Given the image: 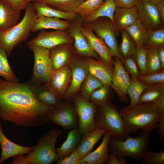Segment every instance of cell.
<instances>
[{
  "mask_svg": "<svg viewBox=\"0 0 164 164\" xmlns=\"http://www.w3.org/2000/svg\"><path fill=\"white\" fill-rule=\"evenodd\" d=\"M53 107L39 101L30 83L0 79V118L18 126L40 127L49 121Z\"/></svg>",
  "mask_w": 164,
  "mask_h": 164,
  "instance_id": "1",
  "label": "cell"
},
{
  "mask_svg": "<svg viewBox=\"0 0 164 164\" xmlns=\"http://www.w3.org/2000/svg\"><path fill=\"white\" fill-rule=\"evenodd\" d=\"M119 111L128 135L139 130L150 133L155 129L159 114L158 106L150 103L138 102L127 106Z\"/></svg>",
  "mask_w": 164,
  "mask_h": 164,
  "instance_id": "2",
  "label": "cell"
},
{
  "mask_svg": "<svg viewBox=\"0 0 164 164\" xmlns=\"http://www.w3.org/2000/svg\"><path fill=\"white\" fill-rule=\"evenodd\" d=\"M24 15L21 21L7 30L0 31V47L9 56L14 48L26 40L36 18V11L31 2L25 9Z\"/></svg>",
  "mask_w": 164,
  "mask_h": 164,
  "instance_id": "3",
  "label": "cell"
},
{
  "mask_svg": "<svg viewBox=\"0 0 164 164\" xmlns=\"http://www.w3.org/2000/svg\"><path fill=\"white\" fill-rule=\"evenodd\" d=\"M94 121L96 128L104 131L116 139H126V132L119 110L112 103L108 101L96 105Z\"/></svg>",
  "mask_w": 164,
  "mask_h": 164,
  "instance_id": "4",
  "label": "cell"
},
{
  "mask_svg": "<svg viewBox=\"0 0 164 164\" xmlns=\"http://www.w3.org/2000/svg\"><path fill=\"white\" fill-rule=\"evenodd\" d=\"M150 133L141 130L136 137H132L129 135L124 140L111 137L108 143L109 151L119 157H127L139 160L148 150L151 139Z\"/></svg>",
  "mask_w": 164,
  "mask_h": 164,
  "instance_id": "5",
  "label": "cell"
},
{
  "mask_svg": "<svg viewBox=\"0 0 164 164\" xmlns=\"http://www.w3.org/2000/svg\"><path fill=\"white\" fill-rule=\"evenodd\" d=\"M62 131L52 129L41 136L26 156L27 164H50L58 160L55 145Z\"/></svg>",
  "mask_w": 164,
  "mask_h": 164,
  "instance_id": "6",
  "label": "cell"
},
{
  "mask_svg": "<svg viewBox=\"0 0 164 164\" xmlns=\"http://www.w3.org/2000/svg\"><path fill=\"white\" fill-rule=\"evenodd\" d=\"M33 52L34 63L32 84L42 82L49 83L51 76L55 70L50 55V50L39 46H29Z\"/></svg>",
  "mask_w": 164,
  "mask_h": 164,
  "instance_id": "7",
  "label": "cell"
},
{
  "mask_svg": "<svg viewBox=\"0 0 164 164\" xmlns=\"http://www.w3.org/2000/svg\"><path fill=\"white\" fill-rule=\"evenodd\" d=\"M87 24L94 33L102 39L110 49L112 56L120 60L122 58L118 50L116 36L118 33L113 21L107 17L99 18Z\"/></svg>",
  "mask_w": 164,
  "mask_h": 164,
  "instance_id": "8",
  "label": "cell"
},
{
  "mask_svg": "<svg viewBox=\"0 0 164 164\" xmlns=\"http://www.w3.org/2000/svg\"><path fill=\"white\" fill-rule=\"evenodd\" d=\"M73 103L78 117V128L81 134L85 135L96 128L94 118L96 105L82 96L74 97Z\"/></svg>",
  "mask_w": 164,
  "mask_h": 164,
  "instance_id": "9",
  "label": "cell"
},
{
  "mask_svg": "<svg viewBox=\"0 0 164 164\" xmlns=\"http://www.w3.org/2000/svg\"><path fill=\"white\" fill-rule=\"evenodd\" d=\"M87 57L76 54L69 63L72 78L70 86L64 96L67 100L73 98L89 73Z\"/></svg>",
  "mask_w": 164,
  "mask_h": 164,
  "instance_id": "10",
  "label": "cell"
},
{
  "mask_svg": "<svg viewBox=\"0 0 164 164\" xmlns=\"http://www.w3.org/2000/svg\"><path fill=\"white\" fill-rule=\"evenodd\" d=\"M74 40L67 29L47 31L40 30L38 35L27 43L28 46L42 47L48 49L60 44L73 43Z\"/></svg>",
  "mask_w": 164,
  "mask_h": 164,
  "instance_id": "11",
  "label": "cell"
},
{
  "mask_svg": "<svg viewBox=\"0 0 164 164\" xmlns=\"http://www.w3.org/2000/svg\"><path fill=\"white\" fill-rule=\"evenodd\" d=\"M49 121L64 129L71 130L78 128V117L74 106L70 103L60 104L53 107Z\"/></svg>",
  "mask_w": 164,
  "mask_h": 164,
  "instance_id": "12",
  "label": "cell"
},
{
  "mask_svg": "<svg viewBox=\"0 0 164 164\" xmlns=\"http://www.w3.org/2000/svg\"><path fill=\"white\" fill-rule=\"evenodd\" d=\"M83 20L78 15L73 20L70 21L67 30L73 39V46L77 54L85 57L100 59L98 54L90 46L86 38L83 34L81 28Z\"/></svg>",
  "mask_w": 164,
  "mask_h": 164,
  "instance_id": "13",
  "label": "cell"
},
{
  "mask_svg": "<svg viewBox=\"0 0 164 164\" xmlns=\"http://www.w3.org/2000/svg\"><path fill=\"white\" fill-rule=\"evenodd\" d=\"M113 65L114 72L110 87L117 94L121 102L127 103L128 99L127 89L131 77L119 58L114 57Z\"/></svg>",
  "mask_w": 164,
  "mask_h": 164,
  "instance_id": "14",
  "label": "cell"
},
{
  "mask_svg": "<svg viewBox=\"0 0 164 164\" xmlns=\"http://www.w3.org/2000/svg\"><path fill=\"white\" fill-rule=\"evenodd\" d=\"M138 19L149 31L158 29L164 26L156 7V5L139 0L136 5Z\"/></svg>",
  "mask_w": 164,
  "mask_h": 164,
  "instance_id": "15",
  "label": "cell"
},
{
  "mask_svg": "<svg viewBox=\"0 0 164 164\" xmlns=\"http://www.w3.org/2000/svg\"><path fill=\"white\" fill-rule=\"evenodd\" d=\"M81 31L90 47L100 58L106 63L113 65L114 60L112 53L104 41L95 34L92 29L87 24L82 23Z\"/></svg>",
  "mask_w": 164,
  "mask_h": 164,
  "instance_id": "16",
  "label": "cell"
},
{
  "mask_svg": "<svg viewBox=\"0 0 164 164\" xmlns=\"http://www.w3.org/2000/svg\"><path fill=\"white\" fill-rule=\"evenodd\" d=\"M71 78V70L67 65L55 70L53 72L49 83L60 100L64 97L69 88Z\"/></svg>",
  "mask_w": 164,
  "mask_h": 164,
  "instance_id": "17",
  "label": "cell"
},
{
  "mask_svg": "<svg viewBox=\"0 0 164 164\" xmlns=\"http://www.w3.org/2000/svg\"><path fill=\"white\" fill-rule=\"evenodd\" d=\"M89 73L100 80L104 85L110 86L114 67L101 58L96 60L91 57H87Z\"/></svg>",
  "mask_w": 164,
  "mask_h": 164,
  "instance_id": "18",
  "label": "cell"
},
{
  "mask_svg": "<svg viewBox=\"0 0 164 164\" xmlns=\"http://www.w3.org/2000/svg\"><path fill=\"white\" fill-rule=\"evenodd\" d=\"M50 55L54 70L67 65L77 53L72 43L60 44L50 49Z\"/></svg>",
  "mask_w": 164,
  "mask_h": 164,
  "instance_id": "19",
  "label": "cell"
},
{
  "mask_svg": "<svg viewBox=\"0 0 164 164\" xmlns=\"http://www.w3.org/2000/svg\"><path fill=\"white\" fill-rule=\"evenodd\" d=\"M0 144L2 151L0 164L11 157L20 154H28L33 147H26L20 145L9 140L3 132L0 120Z\"/></svg>",
  "mask_w": 164,
  "mask_h": 164,
  "instance_id": "20",
  "label": "cell"
},
{
  "mask_svg": "<svg viewBox=\"0 0 164 164\" xmlns=\"http://www.w3.org/2000/svg\"><path fill=\"white\" fill-rule=\"evenodd\" d=\"M30 84L32 93L40 102L52 107L56 106L59 103V97L49 83Z\"/></svg>",
  "mask_w": 164,
  "mask_h": 164,
  "instance_id": "21",
  "label": "cell"
},
{
  "mask_svg": "<svg viewBox=\"0 0 164 164\" xmlns=\"http://www.w3.org/2000/svg\"><path fill=\"white\" fill-rule=\"evenodd\" d=\"M138 19L136 6L130 8L116 7L113 15V21L118 33L135 22Z\"/></svg>",
  "mask_w": 164,
  "mask_h": 164,
  "instance_id": "22",
  "label": "cell"
},
{
  "mask_svg": "<svg viewBox=\"0 0 164 164\" xmlns=\"http://www.w3.org/2000/svg\"><path fill=\"white\" fill-rule=\"evenodd\" d=\"M112 136L105 133L98 147L80 160V164H103L107 163L109 156L108 143Z\"/></svg>",
  "mask_w": 164,
  "mask_h": 164,
  "instance_id": "23",
  "label": "cell"
},
{
  "mask_svg": "<svg viewBox=\"0 0 164 164\" xmlns=\"http://www.w3.org/2000/svg\"><path fill=\"white\" fill-rule=\"evenodd\" d=\"M105 133L103 130L96 128L84 135L75 149L80 160L92 152L95 145L104 136Z\"/></svg>",
  "mask_w": 164,
  "mask_h": 164,
  "instance_id": "24",
  "label": "cell"
},
{
  "mask_svg": "<svg viewBox=\"0 0 164 164\" xmlns=\"http://www.w3.org/2000/svg\"><path fill=\"white\" fill-rule=\"evenodd\" d=\"M70 21L55 18L40 16L37 18L31 31L34 32L43 29H52L55 30L67 29Z\"/></svg>",
  "mask_w": 164,
  "mask_h": 164,
  "instance_id": "25",
  "label": "cell"
},
{
  "mask_svg": "<svg viewBox=\"0 0 164 164\" xmlns=\"http://www.w3.org/2000/svg\"><path fill=\"white\" fill-rule=\"evenodd\" d=\"M138 102L152 103L157 106L164 103V84H147Z\"/></svg>",
  "mask_w": 164,
  "mask_h": 164,
  "instance_id": "26",
  "label": "cell"
},
{
  "mask_svg": "<svg viewBox=\"0 0 164 164\" xmlns=\"http://www.w3.org/2000/svg\"><path fill=\"white\" fill-rule=\"evenodd\" d=\"M33 4L36 11L37 17L43 16L71 21L78 15L75 12H65L55 9L41 1L34 2Z\"/></svg>",
  "mask_w": 164,
  "mask_h": 164,
  "instance_id": "27",
  "label": "cell"
},
{
  "mask_svg": "<svg viewBox=\"0 0 164 164\" xmlns=\"http://www.w3.org/2000/svg\"><path fill=\"white\" fill-rule=\"evenodd\" d=\"M20 12L0 0V31L9 29L16 25Z\"/></svg>",
  "mask_w": 164,
  "mask_h": 164,
  "instance_id": "28",
  "label": "cell"
},
{
  "mask_svg": "<svg viewBox=\"0 0 164 164\" xmlns=\"http://www.w3.org/2000/svg\"><path fill=\"white\" fill-rule=\"evenodd\" d=\"M81 135L78 128L70 131L66 141L60 147L56 148L58 160L69 155L75 149Z\"/></svg>",
  "mask_w": 164,
  "mask_h": 164,
  "instance_id": "29",
  "label": "cell"
},
{
  "mask_svg": "<svg viewBox=\"0 0 164 164\" xmlns=\"http://www.w3.org/2000/svg\"><path fill=\"white\" fill-rule=\"evenodd\" d=\"M125 29L134 41L137 48L144 47L150 31L138 19Z\"/></svg>",
  "mask_w": 164,
  "mask_h": 164,
  "instance_id": "30",
  "label": "cell"
},
{
  "mask_svg": "<svg viewBox=\"0 0 164 164\" xmlns=\"http://www.w3.org/2000/svg\"><path fill=\"white\" fill-rule=\"evenodd\" d=\"M116 7L113 0H105L99 8L83 20V23L89 24L101 17H108L113 21L114 14Z\"/></svg>",
  "mask_w": 164,
  "mask_h": 164,
  "instance_id": "31",
  "label": "cell"
},
{
  "mask_svg": "<svg viewBox=\"0 0 164 164\" xmlns=\"http://www.w3.org/2000/svg\"><path fill=\"white\" fill-rule=\"evenodd\" d=\"M85 0H41L51 8L65 12H74Z\"/></svg>",
  "mask_w": 164,
  "mask_h": 164,
  "instance_id": "32",
  "label": "cell"
},
{
  "mask_svg": "<svg viewBox=\"0 0 164 164\" xmlns=\"http://www.w3.org/2000/svg\"><path fill=\"white\" fill-rule=\"evenodd\" d=\"M120 32L122 40L118 48L121 56L122 58L132 56L137 49L135 42L125 29L122 30Z\"/></svg>",
  "mask_w": 164,
  "mask_h": 164,
  "instance_id": "33",
  "label": "cell"
},
{
  "mask_svg": "<svg viewBox=\"0 0 164 164\" xmlns=\"http://www.w3.org/2000/svg\"><path fill=\"white\" fill-rule=\"evenodd\" d=\"M103 85L100 80L89 73L81 86L82 96L85 99L89 100L92 93Z\"/></svg>",
  "mask_w": 164,
  "mask_h": 164,
  "instance_id": "34",
  "label": "cell"
},
{
  "mask_svg": "<svg viewBox=\"0 0 164 164\" xmlns=\"http://www.w3.org/2000/svg\"><path fill=\"white\" fill-rule=\"evenodd\" d=\"M103 0H85L75 11L83 20L99 8L104 3Z\"/></svg>",
  "mask_w": 164,
  "mask_h": 164,
  "instance_id": "35",
  "label": "cell"
},
{
  "mask_svg": "<svg viewBox=\"0 0 164 164\" xmlns=\"http://www.w3.org/2000/svg\"><path fill=\"white\" fill-rule=\"evenodd\" d=\"M7 56L6 51L0 47V76L6 81L18 82V79L9 64Z\"/></svg>",
  "mask_w": 164,
  "mask_h": 164,
  "instance_id": "36",
  "label": "cell"
},
{
  "mask_svg": "<svg viewBox=\"0 0 164 164\" xmlns=\"http://www.w3.org/2000/svg\"><path fill=\"white\" fill-rule=\"evenodd\" d=\"M110 86L103 85L101 87L95 90L92 94L90 100L96 105H100L109 101L112 97L110 94Z\"/></svg>",
  "mask_w": 164,
  "mask_h": 164,
  "instance_id": "37",
  "label": "cell"
},
{
  "mask_svg": "<svg viewBox=\"0 0 164 164\" xmlns=\"http://www.w3.org/2000/svg\"><path fill=\"white\" fill-rule=\"evenodd\" d=\"M147 74L162 69L159 58L157 47L147 49Z\"/></svg>",
  "mask_w": 164,
  "mask_h": 164,
  "instance_id": "38",
  "label": "cell"
},
{
  "mask_svg": "<svg viewBox=\"0 0 164 164\" xmlns=\"http://www.w3.org/2000/svg\"><path fill=\"white\" fill-rule=\"evenodd\" d=\"M164 44V26L156 30L149 31L145 45L146 49L157 47Z\"/></svg>",
  "mask_w": 164,
  "mask_h": 164,
  "instance_id": "39",
  "label": "cell"
},
{
  "mask_svg": "<svg viewBox=\"0 0 164 164\" xmlns=\"http://www.w3.org/2000/svg\"><path fill=\"white\" fill-rule=\"evenodd\" d=\"M147 49L145 47L138 48L132 56L142 75L147 74Z\"/></svg>",
  "mask_w": 164,
  "mask_h": 164,
  "instance_id": "40",
  "label": "cell"
},
{
  "mask_svg": "<svg viewBox=\"0 0 164 164\" xmlns=\"http://www.w3.org/2000/svg\"><path fill=\"white\" fill-rule=\"evenodd\" d=\"M141 164H164V150L154 152L148 150L141 159Z\"/></svg>",
  "mask_w": 164,
  "mask_h": 164,
  "instance_id": "41",
  "label": "cell"
},
{
  "mask_svg": "<svg viewBox=\"0 0 164 164\" xmlns=\"http://www.w3.org/2000/svg\"><path fill=\"white\" fill-rule=\"evenodd\" d=\"M137 79L146 84H164V69L146 75H141Z\"/></svg>",
  "mask_w": 164,
  "mask_h": 164,
  "instance_id": "42",
  "label": "cell"
},
{
  "mask_svg": "<svg viewBox=\"0 0 164 164\" xmlns=\"http://www.w3.org/2000/svg\"><path fill=\"white\" fill-rule=\"evenodd\" d=\"M127 72L131 77L137 78L141 74L132 56L122 58L120 60Z\"/></svg>",
  "mask_w": 164,
  "mask_h": 164,
  "instance_id": "43",
  "label": "cell"
},
{
  "mask_svg": "<svg viewBox=\"0 0 164 164\" xmlns=\"http://www.w3.org/2000/svg\"><path fill=\"white\" fill-rule=\"evenodd\" d=\"M8 6L20 12L25 9L31 2L30 0H0Z\"/></svg>",
  "mask_w": 164,
  "mask_h": 164,
  "instance_id": "44",
  "label": "cell"
},
{
  "mask_svg": "<svg viewBox=\"0 0 164 164\" xmlns=\"http://www.w3.org/2000/svg\"><path fill=\"white\" fill-rule=\"evenodd\" d=\"M146 86L147 84L139 81L137 87L129 97L130 100L129 105L134 104L138 102L139 97Z\"/></svg>",
  "mask_w": 164,
  "mask_h": 164,
  "instance_id": "45",
  "label": "cell"
},
{
  "mask_svg": "<svg viewBox=\"0 0 164 164\" xmlns=\"http://www.w3.org/2000/svg\"><path fill=\"white\" fill-rule=\"evenodd\" d=\"M159 120L155 129L159 135V141H161L164 139V109H159Z\"/></svg>",
  "mask_w": 164,
  "mask_h": 164,
  "instance_id": "46",
  "label": "cell"
},
{
  "mask_svg": "<svg viewBox=\"0 0 164 164\" xmlns=\"http://www.w3.org/2000/svg\"><path fill=\"white\" fill-rule=\"evenodd\" d=\"M56 163L57 164H80V159L75 149L69 155L58 161Z\"/></svg>",
  "mask_w": 164,
  "mask_h": 164,
  "instance_id": "47",
  "label": "cell"
},
{
  "mask_svg": "<svg viewBox=\"0 0 164 164\" xmlns=\"http://www.w3.org/2000/svg\"><path fill=\"white\" fill-rule=\"evenodd\" d=\"M117 7L130 8L137 5L139 0H113Z\"/></svg>",
  "mask_w": 164,
  "mask_h": 164,
  "instance_id": "48",
  "label": "cell"
},
{
  "mask_svg": "<svg viewBox=\"0 0 164 164\" xmlns=\"http://www.w3.org/2000/svg\"><path fill=\"white\" fill-rule=\"evenodd\" d=\"M108 164H125L126 160L125 157H119L115 153L110 152L109 156L107 162Z\"/></svg>",
  "mask_w": 164,
  "mask_h": 164,
  "instance_id": "49",
  "label": "cell"
},
{
  "mask_svg": "<svg viewBox=\"0 0 164 164\" xmlns=\"http://www.w3.org/2000/svg\"><path fill=\"white\" fill-rule=\"evenodd\" d=\"M11 164H27L26 156L24 154L17 155L13 157Z\"/></svg>",
  "mask_w": 164,
  "mask_h": 164,
  "instance_id": "50",
  "label": "cell"
},
{
  "mask_svg": "<svg viewBox=\"0 0 164 164\" xmlns=\"http://www.w3.org/2000/svg\"><path fill=\"white\" fill-rule=\"evenodd\" d=\"M157 48L158 55L162 68L164 69V44L159 46Z\"/></svg>",
  "mask_w": 164,
  "mask_h": 164,
  "instance_id": "51",
  "label": "cell"
},
{
  "mask_svg": "<svg viewBox=\"0 0 164 164\" xmlns=\"http://www.w3.org/2000/svg\"><path fill=\"white\" fill-rule=\"evenodd\" d=\"M156 7L160 17L164 23V0L157 3Z\"/></svg>",
  "mask_w": 164,
  "mask_h": 164,
  "instance_id": "52",
  "label": "cell"
},
{
  "mask_svg": "<svg viewBox=\"0 0 164 164\" xmlns=\"http://www.w3.org/2000/svg\"><path fill=\"white\" fill-rule=\"evenodd\" d=\"M142 0L145 2L156 5L159 2H161V1L163 0Z\"/></svg>",
  "mask_w": 164,
  "mask_h": 164,
  "instance_id": "53",
  "label": "cell"
},
{
  "mask_svg": "<svg viewBox=\"0 0 164 164\" xmlns=\"http://www.w3.org/2000/svg\"><path fill=\"white\" fill-rule=\"evenodd\" d=\"M31 2H37V1H40L41 0H30Z\"/></svg>",
  "mask_w": 164,
  "mask_h": 164,
  "instance_id": "54",
  "label": "cell"
}]
</instances>
